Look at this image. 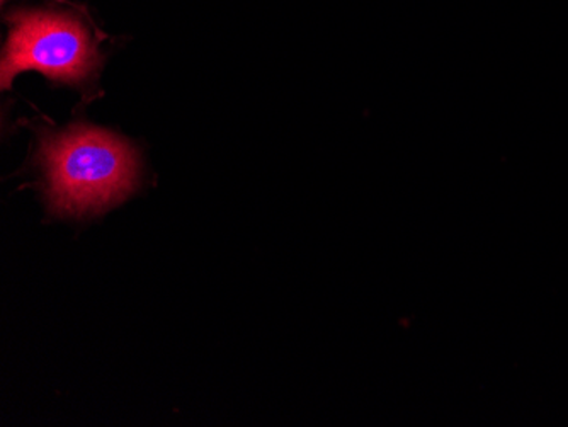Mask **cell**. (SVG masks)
<instances>
[{
  "instance_id": "6da1fadb",
  "label": "cell",
  "mask_w": 568,
  "mask_h": 427,
  "mask_svg": "<svg viewBox=\"0 0 568 427\" xmlns=\"http://www.w3.org/2000/svg\"><path fill=\"white\" fill-rule=\"evenodd\" d=\"M47 196L57 215L102 212L132 193L139 180L135 150L104 130L75 126L41 143Z\"/></svg>"
},
{
  "instance_id": "7a4b0ae2",
  "label": "cell",
  "mask_w": 568,
  "mask_h": 427,
  "mask_svg": "<svg viewBox=\"0 0 568 427\" xmlns=\"http://www.w3.org/2000/svg\"><path fill=\"white\" fill-rule=\"evenodd\" d=\"M2 52V89H9L18 73L38 70L48 79L82 84L98 70L94 40L88 28L72 16L57 12H16Z\"/></svg>"
}]
</instances>
